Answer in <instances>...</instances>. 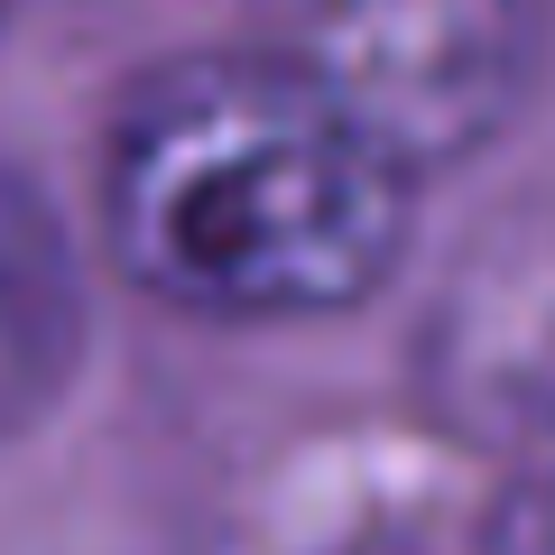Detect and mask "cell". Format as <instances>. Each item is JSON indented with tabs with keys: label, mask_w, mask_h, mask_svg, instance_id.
<instances>
[{
	"label": "cell",
	"mask_w": 555,
	"mask_h": 555,
	"mask_svg": "<svg viewBox=\"0 0 555 555\" xmlns=\"http://www.w3.org/2000/svg\"><path fill=\"white\" fill-rule=\"evenodd\" d=\"M112 250L195 315H334L408 250V167L297 56H195L112 139Z\"/></svg>",
	"instance_id": "obj_1"
},
{
	"label": "cell",
	"mask_w": 555,
	"mask_h": 555,
	"mask_svg": "<svg viewBox=\"0 0 555 555\" xmlns=\"http://www.w3.org/2000/svg\"><path fill=\"white\" fill-rule=\"evenodd\" d=\"M297 65L398 167L473 158L537 75V0H306Z\"/></svg>",
	"instance_id": "obj_2"
},
{
	"label": "cell",
	"mask_w": 555,
	"mask_h": 555,
	"mask_svg": "<svg viewBox=\"0 0 555 555\" xmlns=\"http://www.w3.org/2000/svg\"><path fill=\"white\" fill-rule=\"evenodd\" d=\"M426 398L463 436L555 444V214H509L426 315Z\"/></svg>",
	"instance_id": "obj_3"
},
{
	"label": "cell",
	"mask_w": 555,
	"mask_h": 555,
	"mask_svg": "<svg viewBox=\"0 0 555 555\" xmlns=\"http://www.w3.org/2000/svg\"><path fill=\"white\" fill-rule=\"evenodd\" d=\"M75 352H83V287L65 259V232L38 204V185L0 167V436H20L75 379Z\"/></svg>",
	"instance_id": "obj_4"
},
{
	"label": "cell",
	"mask_w": 555,
	"mask_h": 555,
	"mask_svg": "<svg viewBox=\"0 0 555 555\" xmlns=\"http://www.w3.org/2000/svg\"><path fill=\"white\" fill-rule=\"evenodd\" d=\"M491 555H555V473H546V481H528V491L500 509Z\"/></svg>",
	"instance_id": "obj_5"
}]
</instances>
